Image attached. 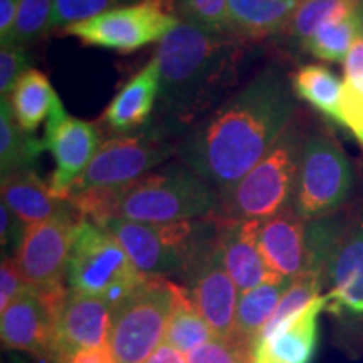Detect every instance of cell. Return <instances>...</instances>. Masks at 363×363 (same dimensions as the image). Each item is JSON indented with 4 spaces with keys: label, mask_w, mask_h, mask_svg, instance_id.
<instances>
[{
    "label": "cell",
    "mask_w": 363,
    "mask_h": 363,
    "mask_svg": "<svg viewBox=\"0 0 363 363\" xmlns=\"http://www.w3.org/2000/svg\"><path fill=\"white\" fill-rule=\"evenodd\" d=\"M293 113V89L269 67L190 131L179 148L182 162L222 192L266 155Z\"/></svg>",
    "instance_id": "6da1fadb"
},
{
    "label": "cell",
    "mask_w": 363,
    "mask_h": 363,
    "mask_svg": "<svg viewBox=\"0 0 363 363\" xmlns=\"http://www.w3.org/2000/svg\"><path fill=\"white\" fill-rule=\"evenodd\" d=\"M239 38L180 21L158 43L160 111L169 123L201 115L235 81L242 57Z\"/></svg>",
    "instance_id": "7a4b0ae2"
},
{
    "label": "cell",
    "mask_w": 363,
    "mask_h": 363,
    "mask_svg": "<svg viewBox=\"0 0 363 363\" xmlns=\"http://www.w3.org/2000/svg\"><path fill=\"white\" fill-rule=\"evenodd\" d=\"M305 140L303 130L291 121L251 172L219 192L214 216L235 222L264 220L291 208Z\"/></svg>",
    "instance_id": "3957f363"
},
{
    "label": "cell",
    "mask_w": 363,
    "mask_h": 363,
    "mask_svg": "<svg viewBox=\"0 0 363 363\" xmlns=\"http://www.w3.org/2000/svg\"><path fill=\"white\" fill-rule=\"evenodd\" d=\"M219 192L187 165L172 163L125 185L116 217L143 224H172L214 216Z\"/></svg>",
    "instance_id": "277c9868"
},
{
    "label": "cell",
    "mask_w": 363,
    "mask_h": 363,
    "mask_svg": "<svg viewBox=\"0 0 363 363\" xmlns=\"http://www.w3.org/2000/svg\"><path fill=\"white\" fill-rule=\"evenodd\" d=\"M71 291L101 298L111 310L142 286L145 276L103 225L78 220L66 272Z\"/></svg>",
    "instance_id": "5b68a950"
},
{
    "label": "cell",
    "mask_w": 363,
    "mask_h": 363,
    "mask_svg": "<svg viewBox=\"0 0 363 363\" xmlns=\"http://www.w3.org/2000/svg\"><path fill=\"white\" fill-rule=\"evenodd\" d=\"M172 301V281L148 278L113 308L108 348L115 363H147L165 342Z\"/></svg>",
    "instance_id": "8992f818"
},
{
    "label": "cell",
    "mask_w": 363,
    "mask_h": 363,
    "mask_svg": "<svg viewBox=\"0 0 363 363\" xmlns=\"http://www.w3.org/2000/svg\"><path fill=\"white\" fill-rule=\"evenodd\" d=\"M353 189V169L328 130L306 135L299 162L293 211L305 220L335 214Z\"/></svg>",
    "instance_id": "52a82bcc"
},
{
    "label": "cell",
    "mask_w": 363,
    "mask_h": 363,
    "mask_svg": "<svg viewBox=\"0 0 363 363\" xmlns=\"http://www.w3.org/2000/svg\"><path fill=\"white\" fill-rule=\"evenodd\" d=\"M179 22L172 0H142L103 12L93 19L66 27L65 30L86 45L128 54L143 45L160 43Z\"/></svg>",
    "instance_id": "ba28073f"
},
{
    "label": "cell",
    "mask_w": 363,
    "mask_h": 363,
    "mask_svg": "<svg viewBox=\"0 0 363 363\" xmlns=\"http://www.w3.org/2000/svg\"><path fill=\"white\" fill-rule=\"evenodd\" d=\"M169 133V128L152 126L138 133L120 135L103 142L69 195L89 189L125 187L152 174L175 152Z\"/></svg>",
    "instance_id": "9c48e42d"
},
{
    "label": "cell",
    "mask_w": 363,
    "mask_h": 363,
    "mask_svg": "<svg viewBox=\"0 0 363 363\" xmlns=\"http://www.w3.org/2000/svg\"><path fill=\"white\" fill-rule=\"evenodd\" d=\"M67 293L65 284L27 288L2 311L0 333L4 347L40 358H54L57 325Z\"/></svg>",
    "instance_id": "30bf717a"
},
{
    "label": "cell",
    "mask_w": 363,
    "mask_h": 363,
    "mask_svg": "<svg viewBox=\"0 0 363 363\" xmlns=\"http://www.w3.org/2000/svg\"><path fill=\"white\" fill-rule=\"evenodd\" d=\"M194 306L217 338H233L239 289L227 272L219 247V229L195 254L184 274Z\"/></svg>",
    "instance_id": "8fae6325"
},
{
    "label": "cell",
    "mask_w": 363,
    "mask_h": 363,
    "mask_svg": "<svg viewBox=\"0 0 363 363\" xmlns=\"http://www.w3.org/2000/svg\"><path fill=\"white\" fill-rule=\"evenodd\" d=\"M44 145L54 157L49 189L56 197L67 199L76 180L101 147L99 128L91 121L72 118L57 96L45 125Z\"/></svg>",
    "instance_id": "7c38bea8"
},
{
    "label": "cell",
    "mask_w": 363,
    "mask_h": 363,
    "mask_svg": "<svg viewBox=\"0 0 363 363\" xmlns=\"http://www.w3.org/2000/svg\"><path fill=\"white\" fill-rule=\"evenodd\" d=\"M78 220L74 211H71L39 224L27 225L24 239L16 252L26 286L43 289L65 284Z\"/></svg>",
    "instance_id": "4fadbf2b"
},
{
    "label": "cell",
    "mask_w": 363,
    "mask_h": 363,
    "mask_svg": "<svg viewBox=\"0 0 363 363\" xmlns=\"http://www.w3.org/2000/svg\"><path fill=\"white\" fill-rule=\"evenodd\" d=\"M325 283L330 288L326 308L363 315V217L343 220L326 262Z\"/></svg>",
    "instance_id": "5bb4252c"
},
{
    "label": "cell",
    "mask_w": 363,
    "mask_h": 363,
    "mask_svg": "<svg viewBox=\"0 0 363 363\" xmlns=\"http://www.w3.org/2000/svg\"><path fill=\"white\" fill-rule=\"evenodd\" d=\"M110 325L111 306L104 299L69 289L59 318L54 360L62 363L84 348L108 345Z\"/></svg>",
    "instance_id": "9a60e30c"
},
{
    "label": "cell",
    "mask_w": 363,
    "mask_h": 363,
    "mask_svg": "<svg viewBox=\"0 0 363 363\" xmlns=\"http://www.w3.org/2000/svg\"><path fill=\"white\" fill-rule=\"evenodd\" d=\"M257 242L266 264L274 274L294 279L310 269L308 220L291 208L259 222Z\"/></svg>",
    "instance_id": "2e32d148"
},
{
    "label": "cell",
    "mask_w": 363,
    "mask_h": 363,
    "mask_svg": "<svg viewBox=\"0 0 363 363\" xmlns=\"http://www.w3.org/2000/svg\"><path fill=\"white\" fill-rule=\"evenodd\" d=\"M219 219V217H217ZM261 220H224L219 219V247L222 261L240 293L266 283L274 274L267 267L257 242Z\"/></svg>",
    "instance_id": "e0dca14e"
},
{
    "label": "cell",
    "mask_w": 363,
    "mask_h": 363,
    "mask_svg": "<svg viewBox=\"0 0 363 363\" xmlns=\"http://www.w3.org/2000/svg\"><path fill=\"white\" fill-rule=\"evenodd\" d=\"M328 306L321 294L310 306L254 345V363H311L318 347V318Z\"/></svg>",
    "instance_id": "ac0fdd59"
},
{
    "label": "cell",
    "mask_w": 363,
    "mask_h": 363,
    "mask_svg": "<svg viewBox=\"0 0 363 363\" xmlns=\"http://www.w3.org/2000/svg\"><path fill=\"white\" fill-rule=\"evenodd\" d=\"M160 98V71L155 57L145 65L111 99L104 111V123L118 135L136 133L147 125Z\"/></svg>",
    "instance_id": "d6986e66"
},
{
    "label": "cell",
    "mask_w": 363,
    "mask_h": 363,
    "mask_svg": "<svg viewBox=\"0 0 363 363\" xmlns=\"http://www.w3.org/2000/svg\"><path fill=\"white\" fill-rule=\"evenodd\" d=\"M0 190L2 202L11 207L26 225L39 224L72 211L69 202L56 197L33 169L4 175Z\"/></svg>",
    "instance_id": "ffe728a7"
},
{
    "label": "cell",
    "mask_w": 363,
    "mask_h": 363,
    "mask_svg": "<svg viewBox=\"0 0 363 363\" xmlns=\"http://www.w3.org/2000/svg\"><path fill=\"white\" fill-rule=\"evenodd\" d=\"M301 0H227L229 33L259 40L284 30Z\"/></svg>",
    "instance_id": "44dd1931"
},
{
    "label": "cell",
    "mask_w": 363,
    "mask_h": 363,
    "mask_svg": "<svg viewBox=\"0 0 363 363\" xmlns=\"http://www.w3.org/2000/svg\"><path fill=\"white\" fill-rule=\"evenodd\" d=\"M291 281L293 279L283 278V276H274L257 288L240 293L238 310H235L234 338L254 348L262 328L274 315Z\"/></svg>",
    "instance_id": "7402d4cb"
},
{
    "label": "cell",
    "mask_w": 363,
    "mask_h": 363,
    "mask_svg": "<svg viewBox=\"0 0 363 363\" xmlns=\"http://www.w3.org/2000/svg\"><path fill=\"white\" fill-rule=\"evenodd\" d=\"M57 99L48 76L43 71L30 67L21 76L12 93L9 94L13 118L27 133H35L39 125L49 118L52 104Z\"/></svg>",
    "instance_id": "603a6c76"
},
{
    "label": "cell",
    "mask_w": 363,
    "mask_h": 363,
    "mask_svg": "<svg viewBox=\"0 0 363 363\" xmlns=\"http://www.w3.org/2000/svg\"><path fill=\"white\" fill-rule=\"evenodd\" d=\"M172 293H174V301H172L163 343L170 345L175 350L187 355L189 352L216 338V335L201 313L197 311V308L194 306L187 289L172 283Z\"/></svg>",
    "instance_id": "cb8c5ba5"
},
{
    "label": "cell",
    "mask_w": 363,
    "mask_h": 363,
    "mask_svg": "<svg viewBox=\"0 0 363 363\" xmlns=\"http://www.w3.org/2000/svg\"><path fill=\"white\" fill-rule=\"evenodd\" d=\"M45 150L44 140L35 138L17 125L9 98L0 103V174L30 170Z\"/></svg>",
    "instance_id": "d4e9b609"
},
{
    "label": "cell",
    "mask_w": 363,
    "mask_h": 363,
    "mask_svg": "<svg viewBox=\"0 0 363 363\" xmlns=\"http://www.w3.org/2000/svg\"><path fill=\"white\" fill-rule=\"evenodd\" d=\"M291 88L315 110L340 123V99L343 83L323 65H305L294 72Z\"/></svg>",
    "instance_id": "484cf974"
},
{
    "label": "cell",
    "mask_w": 363,
    "mask_h": 363,
    "mask_svg": "<svg viewBox=\"0 0 363 363\" xmlns=\"http://www.w3.org/2000/svg\"><path fill=\"white\" fill-rule=\"evenodd\" d=\"M362 7L363 0H301L284 30L303 48L321 26L350 17Z\"/></svg>",
    "instance_id": "4316f807"
},
{
    "label": "cell",
    "mask_w": 363,
    "mask_h": 363,
    "mask_svg": "<svg viewBox=\"0 0 363 363\" xmlns=\"http://www.w3.org/2000/svg\"><path fill=\"white\" fill-rule=\"evenodd\" d=\"M363 7L345 19L328 22L316 30L303 49L311 56L326 62H340L347 59L352 45L362 35Z\"/></svg>",
    "instance_id": "83f0119b"
},
{
    "label": "cell",
    "mask_w": 363,
    "mask_h": 363,
    "mask_svg": "<svg viewBox=\"0 0 363 363\" xmlns=\"http://www.w3.org/2000/svg\"><path fill=\"white\" fill-rule=\"evenodd\" d=\"M345 81L340 99V125L363 147V38L353 43L345 59Z\"/></svg>",
    "instance_id": "f1b7e54d"
},
{
    "label": "cell",
    "mask_w": 363,
    "mask_h": 363,
    "mask_svg": "<svg viewBox=\"0 0 363 363\" xmlns=\"http://www.w3.org/2000/svg\"><path fill=\"white\" fill-rule=\"evenodd\" d=\"M323 276L311 271L303 272L301 276L294 278L291 281V284H289L288 291H286L284 296L281 298L274 315L271 316V320L267 321V325L262 328L259 338L269 337V335L274 333L279 326L288 323V321L296 316L298 313H301L305 308L310 306L316 298L321 296L320 291L321 288H323Z\"/></svg>",
    "instance_id": "f546056e"
},
{
    "label": "cell",
    "mask_w": 363,
    "mask_h": 363,
    "mask_svg": "<svg viewBox=\"0 0 363 363\" xmlns=\"http://www.w3.org/2000/svg\"><path fill=\"white\" fill-rule=\"evenodd\" d=\"M52 11L54 0H21L16 24L6 44L27 45L44 38L51 29Z\"/></svg>",
    "instance_id": "4dcf8cb0"
},
{
    "label": "cell",
    "mask_w": 363,
    "mask_h": 363,
    "mask_svg": "<svg viewBox=\"0 0 363 363\" xmlns=\"http://www.w3.org/2000/svg\"><path fill=\"white\" fill-rule=\"evenodd\" d=\"M136 2L142 0H54L51 29H66L78 22L93 19L103 12Z\"/></svg>",
    "instance_id": "1f68e13d"
},
{
    "label": "cell",
    "mask_w": 363,
    "mask_h": 363,
    "mask_svg": "<svg viewBox=\"0 0 363 363\" xmlns=\"http://www.w3.org/2000/svg\"><path fill=\"white\" fill-rule=\"evenodd\" d=\"M172 6L185 22L214 33L230 34L227 0H172Z\"/></svg>",
    "instance_id": "d6a6232c"
},
{
    "label": "cell",
    "mask_w": 363,
    "mask_h": 363,
    "mask_svg": "<svg viewBox=\"0 0 363 363\" xmlns=\"http://www.w3.org/2000/svg\"><path fill=\"white\" fill-rule=\"evenodd\" d=\"M187 363H254V348L238 338H212L189 352Z\"/></svg>",
    "instance_id": "836d02e7"
},
{
    "label": "cell",
    "mask_w": 363,
    "mask_h": 363,
    "mask_svg": "<svg viewBox=\"0 0 363 363\" xmlns=\"http://www.w3.org/2000/svg\"><path fill=\"white\" fill-rule=\"evenodd\" d=\"M29 69V54H27L26 45H2L0 49V94L2 98H9L21 76Z\"/></svg>",
    "instance_id": "e575fe53"
},
{
    "label": "cell",
    "mask_w": 363,
    "mask_h": 363,
    "mask_svg": "<svg viewBox=\"0 0 363 363\" xmlns=\"http://www.w3.org/2000/svg\"><path fill=\"white\" fill-rule=\"evenodd\" d=\"M27 288L16 256H2L0 264V313Z\"/></svg>",
    "instance_id": "d590c367"
},
{
    "label": "cell",
    "mask_w": 363,
    "mask_h": 363,
    "mask_svg": "<svg viewBox=\"0 0 363 363\" xmlns=\"http://www.w3.org/2000/svg\"><path fill=\"white\" fill-rule=\"evenodd\" d=\"M27 225L19 217L12 212L11 207L6 203H0V244H2L4 254L16 256L22 239H24Z\"/></svg>",
    "instance_id": "8d00e7d4"
},
{
    "label": "cell",
    "mask_w": 363,
    "mask_h": 363,
    "mask_svg": "<svg viewBox=\"0 0 363 363\" xmlns=\"http://www.w3.org/2000/svg\"><path fill=\"white\" fill-rule=\"evenodd\" d=\"M21 0H0V43L6 44L16 24Z\"/></svg>",
    "instance_id": "74e56055"
},
{
    "label": "cell",
    "mask_w": 363,
    "mask_h": 363,
    "mask_svg": "<svg viewBox=\"0 0 363 363\" xmlns=\"http://www.w3.org/2000/svg\"><path fill=\"white\" fill-rule=\"evenodd\" d=\"M62 363H115V360H113L108 345H104V347L84 348V350L72 353Z\"/></svg>",
    "instance_id": "f35d334b"
},
{
    "label": "cell",
    "mask_w": 363,
    "mask_h": 363,
    "mask_svg": "<svg viewBox=\"0 0 363 363\" xmlns=\"http://www.w3.org/2000/svg\"><path fill=\"white\" fill-rule=\"evenodd\" d=\"M147 363H187V358L179 350H175L170 345L162 343L155 352L152 353V357L148 358Z\"/></svg>",
    "instance_id": "ab89813d"
},
{
    "label": "cell",
    "mask_w": 363,
    "mask_h": 363,
    "mask_svg": "<svg viewBox=\"0 0 363 363\" xmlns=\"http://www.w3.org/2000/svg\"><path fill=\"white\" fill-rule=\"evenodd\" d=\"M362 38H363V26H362Z\"/></svg>",
    "instance_id": "60d3db41"
}]
</instances>
